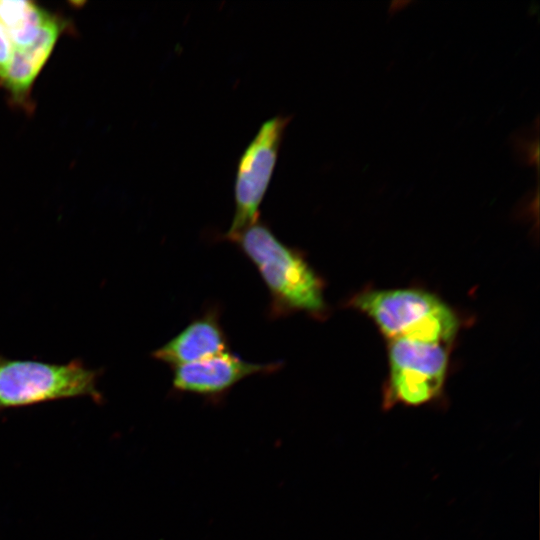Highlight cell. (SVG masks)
Segmentation results:
<instances>
[{"mask_svg":"<svg viewBox=\"0 0 540 540\" xmlns=\"http://www.w3.org/2000/svg\"><path fill=\"white\" fill-rule=\"evenodd\" d=\"M370 317L389 340L410 338L450 344L458 319L437 296L419 289H388L363 292L352 303Z\"/></svg>","mask_w":540,"mask_h":540,"instance_id":"3957f363","label":"cell"},{"mask_svg":"<svg viewBox=\"0 0 540 540\" xmlns=\"http://www.w3.org/2000/svg\"><path fill=\"white\" fill-rule=\"evenodd\" d=\"M389 379L383 408L397 404L419 407L439 399L443 392L448 351L446 345L410 338L389 340Z\"/></svg>","mask_w":540,"mask_h":540,"instance_id":"5b68a950","label":"cell"},{"mask_svg":"<svg viewBox=\"0 0 540 540\" xmlns=\"http://www.w3.org/2000/svg\"><path fill=\"white\" fill-rule=\"evenodd\" d=\"M67 22L37 2L0 0V87L11 102L31 105V91Z\"/></svg>","mask_w":540,"mask_h":540,"instance_id":"6da1fadb","label":"cell"},{"mask_svg":"<svg viewBox=\"0 0 540 540\" xmlns=\"http://www.w3.org/2000/svg\"><path fill=\"white\" fill-rule=\"evenodd\" d=\"M291 119V115L280 114L264 121L240 155L234 182L235 212L224 235L227 240L260 220L259 208L273 177L284 132Z\"/></svg>","mask_w":540,"mask_h":540,"instance_id":"8992f818","label":"cell"},{"mask_svg":"<svg viewBox=\"0 0 540 540\" xmlns=\"http://www.w3.org/2000/svg\"><path fill=\"white\" fill-rule=\"evenodd\" d=\"M230 241L255 265L270 294V314L283 317L306 312L320 317L326 311L324 282L296 248L278 239L258 220Z\"/></svg>","mask_w":540,"mask_h":540,"instance_id":"7a4b0ae2","label":"cell"},{"mask_svg":"<svg viewBox=\"0 0 540 540\" xmlns=\"http://www.w3.org/2000/svg\"><path fill=\"white\" fill-rule=\"evenodd\" d=\"M282 363H253L229 350L200 361L173 367V388L210 399H219L235 384L256 374L273 373Z\"/></svg>","mask_w":540,"mask_h":540,"instance_id":"52a82bcc","label":"cell"},{"mask_svg":"<svg viewBox=\"0 0 540 540\" xmlns=\"http://www.w3.org/2000/svg\"><path fill=\"white\" fill-rule=\"evenodd\" d=\"M99 372L80 360L65 364L9 359L0 354V412L87 396L100 402Z\"/></svg>","mask_w":540,"mask_h":540,"instance_id":"277c9868","label":"cell"},{"mask_svg":"<svg viewBox=\"0 0 540 540\" xmlns=\"http://www.w3.org/2000/svg\"><path fill=\"white\" fill-rule=\"evenodd\" d=\"M226 351L228 340L220 324L219 312L210 309L156 349L152 356L158 361L176 367Z\"/></svg>","mask_w":540,"mask_h":540,"instance_id":"ba28073f","label":"cell"}]
</instances>
